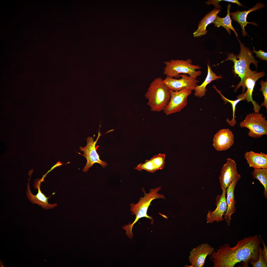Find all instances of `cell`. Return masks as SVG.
<instances>
[{
	"label": "cell",
	"mask_w": 267,
	"mask_h": 267,
	"mask_svg": "<svg viewBox=\"0 0 267 267\" xmlns=\"http://www.w3.org/2000/svg\"><path fill=\"white\" fill-rule=\"evenodd\" d=\"M258 236L261 239L263 246V248H262L261 250L262 254L265 262L267 264V247L262 238L260 234H259Z\"/></svg>",
	"instance_id": "obj_28"
},
{
	"label": "cell",
	"mask_w": 267,
	"mask_h": 267,
	"mask_svg": "<svg viewBox=\"0 0 267 267\" xmlns=\"http://www.w3.org/2000/svg\"><path fill=\"white\" fill-rule=\"evenodd\" d=\"M231 6L230 3H229L227 6V14L225 17L221 18L217 15L212 23L214 24L215 26L216 27L221 26L223 27L226 29L230 35H231V31L233 30L238 38V35L231 23L232 20L230 17V13Z\"/></svg>",
	"instance_id": "obj_22"
},
{
	"label": "cell",
	"mask_w": 267,
	"mask_h": 267,
	"mask_svg": "<svg viewBox=\"0 0 267 267\" xmlns=\"http://www.w3.org/2000/svg\"><path fill=\"white\" fill-rule=\"evenodd\" d=\"M254 179L258 180L264 187V195L267 198V168L254 169L252 172Z\"/></svg>",
	"instance_id": "obj_24"
},
{
	"label": "cell",
	"mask_w": 267,
	"mask_h": 267,
	"mask_svg": "<svg viewBox=\"0 0 267 267\" xmlns=\"http://www.w3.org/2000/svg\"><path fill=\"white\" fill-rule=\"evenodd\" d=\"M171 97L170 101L163 111L166 115L179 112L187 105L188 97L192 90L185 89L178 91L170 90Z\"/></svg>",
	"instance_id": "obj_9"
},
{
	"label": "cell",
	"mask_w": 267,
	"mask_h": 267,
	"mask_svg": "<svg viewBox=\"0 0 267 267\" xmlns=\"http://www.w3.org/2000/svg\"><path fill=\"white\" fill-rule=\"evenodd\" d=\"M249 166L254 169L267 168V154L262 152L255 153L252 151L246 152L244 155Z\"/></svg>",
	"instance_id": "obj_19"
},
{
	"label": "cell",
	"mask_w": 267,
	"mask_h": 267,
	"mask_svg": "<svg viewBox=\"0 0 267 267\" xmlns=\"http://www.w3.org/2000/svg\"><path fill=\"white\" fill-rule=\"evenodd\" d=\"M220 11V9L214 8L207 13L200 21L198 28L193 33L194 36L199 37L206 34L208 32L206 30L207 26L212 23Z\"/></svg>",
	"instance_id": "obj_20"
},
{
	"label": "cell",
	"mask_w": 267,
	"mask_h": 267,
	"mask_svg": "<svg viewBox=\"0 0 267 267\" xmlns=\"http://www.w3.org/2000/svg\"><path fill=\"white\" fill-rule=\"evenodd\" d=\"M161 188V186H159L154 189H151L148 193L146 192L144 188H142V189L144 194V197H141L136 204L132 203L130 204V210L133 215L135 216V218L132 223L126 224L122 226V229L126 231L127 235L130 236L133 235L132 229L133 226L141 218L146 217L151 219L152 221L151 223L153 224L154 219L152 217L147 215V211L151 202L153 200L160 198L165 199L164 195L158 193Z\"/></svg>",
	"instance_id": "obj_2"
},
{
	"label": "cell",
	"mask_w": 267,
	"mask_h": 267,
	"mask_svg": "<svg viewBox=\"0 0 267 267\" xmlns=\"http://www.w3.org/2000/svg\"><path fill=\"white\" fill-rule=\"evenodd\" d=\"M213 88H215L218 92L220 95L221 98L225 102V104L228 102H229L232 105L233 110V117L232 119L230 120L229 119H227L226 121L228 124L231 127H234L236 124V121L235 119V115L236 107L237 104L240 101L245 100L246 99V94L245 93H242L237 96L238 99L235 100H231L226 98L221 93V91L217 89L215 85H213Z\"/></svg>",
	"instance_id": "obj_23"
},
{
	"label": "cell",
	"mask_w": 267,
	"mask_h": 267,
	"mask_svg": "<svg viewBox=\"0 0 267 267\" xmlns=\"http://www.w3.org/2000/svg\"><path fill=\"white\" fill-rule=\"evenodd\" d=\"M262 248L259 247V255L258 260L256 262L251 261L250 263L253 267H267V264L265 262L261 252Z\"/></svg>",
	"instance_id": "obj_26"
},
{
	"label": "cell",
	"mask_w": 267,
	"mask_h": 267,
	"mask_svg": "<svg viewBox=\"0 0 267 267\" xmlns=\"http://www.w3.org/2000/svg\"><path fill=\"white\" fill-rule=\"evenodd\" d=\"M179 76L180 79L166 77L163 80V82L170 90L174 91L185 89L194 90L199 82L197 78L185 74H180Z\"/></svg>",
	"instance_id": "obj_10"
},
{
	"label": "cell",
	"mask_w": 267,
	"mask_h": 267,
	"mask_svg": "<svg viewBox=\"0 0 267 267\" xmlns=\"http://www.w3.org/2000/svg\"><path fill=\"white\" fill-rule=\"evenodd\" d=\"M207 74L205 80L201 85L196 86L194 90L195 96L199 98L205 96L207 91L206 87L208 84L213 81L222 78V76H217L212 70L209 62L208 64H207Z\"/></svg>",
	"instance_id": "obj_21"
},
{
	"label": "cell",
	"mask_w": 267,
	"mask_h": 267,
	"mask_svg": "<svg viewBox=\"0 0 267 267\" xmlns=\"http://www.w3.org/2000/svg\"><path fill=\"white\" fill-rule=\"evenodd\" d=\"M265 6V5L264 4L258 2L248 10L244 11H240L238 10L235 12L230 13V15L232 16V19L237 22L240 24L242 28V34L243 37L248 35L245 29V27L246 26L247 24H251L256 26H258L255 23L249 22L247 21L246 18L248 14L251 12L261 9L264 7Z\"/></svg>",
	"instance_id": "obj_17"
},
{
	"label": "cell",
	"mask_w": 267,
	"mask_h": 267,
	"mask_svg": "<svg viewBox=\"0 0 267 267\" xmlns=\"http://www.w3.org/2000/svg\"><path fill=\"white\" fill-rule=\"evenodd\" d=\"M226 162L223 166L219 177L220 183L222 190L226 189L234 179L240 175L237 171V164L230 158L226 159Z\"/></svg>",
	"instance_id": "obj_12"
},
{
	"label": "cell",
	"mask_w": 267,
	"mask_h": 267,
	"mask_svg": "<svg viewBox=\"0 0 267 267\" xmlns=\"http://www.w3.org/2000/svg\"><path fill=\"white\" fill-rule=\"evenodd\" d=\"M241 178L240 175L236 177L226 189L227 195L226 200L227 209L226 213L223 216V218L227 222L228 226L230 224L231 215L236 211L235 204L236 201L235 199L234 191L236 184Z\"/></svg>",
	"instance_id": "obj_16"
},
{
	"label": "cell",
	"mask_w": 267,
	"mask_h": 267,
	"mask_svg": "<svg viewBox=\"0 0 267 267\" xmlns=\"http://www.w3.org/2000/svg\"><path fill=\"white\" fill-rule=\"evenodd\" d=\"M163 79L157 77L151 82L145 97L148 100L147 105L153 112L163 111L170 99L169 89L164 83Z\"/></svg>",
	"instance_id": "obj_3"
},
{
	"label": "cell",
	"mask_w": 267,
	"mask_h": 267,
	"mask_svg": "<svg viewBox=\"0 0 267 267\" xmlns=\"http://www.w3.org/2000/svg\"><path fill=\"white\" fill-rule=\"evenodd\" d=\"M234 136L232 132L228 129H221L214 135L213 146L218 151L227 150L233 144Z\"/></svg>",
	"instance_id": "obj_14"
},
{
	"label": "cell",
	"mask_w": 267,
	"mask_h": 267,
	"mask_svg": "<svg viewBox=\"0 0 267 267\" xmlns=\"http://www.w3.org/2000/svg\"><path fill=\"white\" fill-rule=\"evenodd\" d=\"M261 88L260 91H262L264 97V100L261 104V106L266 107L267 109V81H264L261 80L260 81Z\"/></svg>",
	"instance_id": "obj_25"
},
{
	"label": "cell",
	"mask_w": 267,
	"mask_h": 267,
	"mask_svg": "<svg viewBox=\"0 0 267 267\" xmlns=\"http://www.w3.org/2000/svg\"><path fill=\"white\" fill-rule=\"evenodd\" d=\"M165 155L159 153L155 155L149 160H146L144 163H140L134 169L139 171L144 170L152 173L162 169L165 166Z\"/></svg>",
	"instance_id": "obj_18"
},
{
	"label": "cell",
	"mask_w": 267,
	"mask_h": 267,
	"mask_svg": "<svg viewBox=\"0 0 267 267\" xmlns=\"http://www.w3.org/2000/svg\"><path fill=\"white\" fill-rule=\"evenodd\" d=\"M262 113L255 112L247 114L240 124L241 128L245 127L249 131L248 135L254 138H259L267 134V121Z\"/></svg>",
	"instance_id": "obj_6"
},
{
	"label": "cell",
	"mask_w": 267,
	"mask_h": 267,
	"mask_svg": "<svg viewBox=\"0 0 267 267\" xmlns=\"http://www.w3.org/2000/svg\"><path fill=\"white\" fill-rule=\"evenodd\" d=\"M101 135L99 132L98 137L95 141H93V138L89 136L87 138V144L86 146L84 147H80V150L83 151L84 154L78 153L82 155L86 158L87 161L86 165L83 170V171L84 172H87L89 168L95 163H99L103 168H105L108 165L106 162L102 161L100 159L99 156L97 152V149L99 146H98L96 147H95L96 144Z\"/></svg>",
	"instance_id": "obj_8"
},
{
	"label": "cell",
	"mask_w": 267,
	"mask_h": 267,
	"mask_svg": "<svg viewBox=\"0 0 267 267\" xmlns=\"http://www.w3.org/2000/svg\"><path fill=\"white\" fill-rule=\"evenodd\" d=\"M222 190L221 195H217L216 199V208L212 212L208 211L206 219L207 223H212L214 221L219 222L224 220L223 216L227 211V205L225 197L226 189Z\"/></svg>",
	"instance_id": "obj_13"
},
{
	"label": "cell",
	"mask_w": 267,
	"mask_h": 267,
	"mask_svg": "<svg viewBox=\"0 0 267 267\" xmlns=\"http://www.w3.org/2000/svg\"><path fill=\"white\" fill-rule=\"evenodd\" d=\"M264 71L257 72L256 71H253L250 69L245 74L243 78L241 79L240 82L236 86L234 92H236L237 90L241 86L243 87L242 93L247 89L246 91L245 92L246 94V99L248 103L250 102L252 104L253 106V110L254 112L259 113L261 106L253 99L252 97V92L256 82L259 78L264 77L265 75Z\"/></svg>",
	"instance_id": "obj_7"
},
{
	"label": "cell",
	"mask_w": 267,
	"mask_h": 267,
	"mask_svg": "<svg viewBox=\"0 0 267 267\" xmlns=\"http://www.w3.org/2000/svg\"><path fill=\"white\" fill-rule=\"evenodd\" d=\"M253 52L256 54V56L262 60H267V53L260 50L257 51L254 49L253 50Z\"/></svg>",
	"instance_id": "obj_27"
},
{
	"label": "cell",
	"mask_w": 267,
	"mask_h": 267,
	"mask_svg": "<svg viewBox=\"0 0 267 267\" xmlns=\"http://www.w3.org/2000/svg\"><path fill=\"white\" fill-rule=\"evenodd\" d=\"M214 248L209 244L204 243L192 249L190 252L188 260L190 266L185 267H203L207 256L211 255L214 251Z\"/></svg>",
	"instance_id": "obj_11"
},
{
	"label": "cell",
	"mask_w": 267,
	"mask_h": 267,
	"mask_svg": "<svg viewBox=\"0 0 267 267\" xmlns=\"http://www.w3.org/2000/svg\"><path fill=\"white\" fill-rule=\"evenodd\" d=\"M192 61L190 59L186 60H171L164 62L165 67L163 69V73L166 76L175 78L179 79V75L185 74L197 78L200 75L202 72L200 71H196L201 68L199 65H194Z\"/></svg>",
	"instance_id": "obj_4"
},
{
	"label": "cell",
	"mask_w": 267,
	"mask_h": 267,
	"mask_svg": "<svg viewBox=\"0 0 267 267\" xmlns=\"http://www.w3.org/2000/svg\"><path fill=\"white\" fill-rule=\"evenodd\" d=\"M237 39L240 44V50L239 54L234 55L235 58L233 56V53H228L227 55V58L221 63L228 60L232 61L234 63V71L242 79L250 69V64H253L257 68L258 61L255 60L252 52L249 49Z\"/></svg>",
	"instance_id": "obj_5"
},
{
	"label": "cell",
	"mask_w": 267,
	"mask_h": 267,
	"mask_svg": "<svg viewBox=\"0 0 267 267\" xmlns=\"http://www.w3.org/2000/svg\"><path fill=\"white\" fill-rule=\"evenodd\" d=\"M261 243L257 234L246 237L238 240L232 247L229 244H223L210 256L209 258L213 267H233L242 262L244 267H248L249 263L258 260Z\"/></svg>",
	"instance_id": "obj_1"
},
{
	"label": "cell",
	"mask_w": 267,
	"mask_h": 267,
	"mask_svg": "<svg viewBox=\"0 0 267 267\" xmlns=\"http://www.w3.org/2000/svg\"><path fill=\"white\" fill-rule=\"evenodd\" d=\"M29 182L27 184L26 189V195L28 198L33 204H37L40 205L43 208L45 209H51L57 206L56 203L50 204L48 202V199L49 197H47L41 191L40 186L41 182L44 180V178L39 179L34 184V187H36L38 190V192L36 195H33L29 187Z\"/></svg>",
	"instance_id": "obj_15"
}]
</instances>
